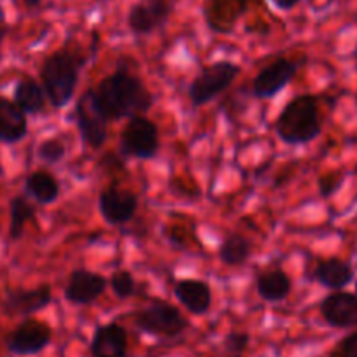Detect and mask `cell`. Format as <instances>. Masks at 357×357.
<instances>
[{"mask_svg": "<svg viewBox=\"0 0 357 357\" xmlns=\"http://www.w3.org/2000/svg\"><path fill=\"white\" fill-rule=\"evenodd\" d=\"M301 0H272V4L275 6L279 11L287 13V11H293L298 4H300Z\"/></svg>", "mask_w": 357, "mask_h": 357, "instance_id": "29", "label": "cell"}, {"mask_svg": "<svg viewBox=\"0 0 357 357\" xmlns=\"http://www.w3.org/2000/svg\"><path fill=\"white\" fill-rule=\"evenodd\" d=\"M13 100L26 116H37L46 107L47 97L40 82L32 77H22L15 86Z\"/></svg>", "mask_w": 357, "mask_h": 357, "instance_id": "20", "label": "cell"}, {"mask_svg": "<svg viewBox=\"0 0 357 357\" xmlns=\"http://www.w3.org/2000/svg\"><path fill=\"white\" fill-rule=\"evenodd\" d=\"M119 151L123 156L135 160H153L160 151V130L146 116L130 118L119 135Z\"/></svg>", "mask_w": 357, "mask_h": 357, "instance_id": "7", "label": "cell"}, {"mask_svg": "<svg viewBox=\"0 0 357 357\" xmlns=\"http://www.w3.org/2000/svg\"><path fill=\"white\" fill-rule=\"evenodd\" d=\"M242 67L235 61L219 60L207 65L188 86V98L195 109L204 107L208 102L215 100L221 93L235 82Z\"/></svg>", "mask_w": 357, "mask_h": 357, "instance_id": "4", "label": "cell"}, {"mask_svg": "<svg viewBox=\"0 0 357 357\" xmlns=\"http://www.w3.org/2000/svg\"><path fill=\"white\" fill-rule=\"evenodd\" d=\"M51 301H53V289L50 284H40L32 289L9 291L2 301V310L11 317L26 319L50 307Z\"/></svg>", "mask_w": 357, "mask_h": 357, "instance_id": "13", "label": "cell"}, {"mask_svg": "<svg viewBox=\"0 0 357 357\" xmlns=\"http://www.w3.org/2000/svg\"><path fill=\"white\" fill-rule=\"evenodd\" d=\"M44 0H23V4H25V8H29V9H36V8H39L40 4H43Z\"/></svg>", "mask_w": 357, "mask_h": 357, "instance_id": "30", "label": "cell"}, {"mask_svg": "<svg viewBox=\"0 0 357 357\" xmlns=\"http://www.w3.org/2000/svg\"><path fill=\"white\" fill-rule=\"evenodd\" d=\"M277 137L287 146H307L322 132L319 98L312 93H301L291 98L273 125Z\"/></svg>", "mask_w": 357, "mask_h": 357, "instance_id": "3", "label": "cell"}, {"mask_svg": "<svg viewBox=\"0 0 357 357\" xmlns=\"http://www.w3.org/2000/svg\"><path fill=\"white\" fill-rule=\"evenodd\" d=\"M53 338V329L47 322L26 317L6 338V347L15 356H36L43 352Z\"/></svg>", "mask_w": 357, "mask_h": 357, "instance_id": "8", "label": "cell"}, {"mask_svg": "<svg viewBox=\"0 0 357 357\" xmlns=\"http://www.w3.org/2000/svg\"><path fill=\"white\" fill-rule=\"evenodd\" d=\"M354 277L356 270L352 264L336 256L322 257L312 270V279L329 291H343L354 282Z\"/></svg>", "mask_w": 357, "mask_h": 357, "instance_id": "15", "label": "cell"}, {"mask_svg": "<svg viewBox=\"0 0 357 357\" xmlns=\"http://www.w3.org/2000/svg\"><path fill=\"white\" fill-rule=\"evenodd\" d=\"M111 289L112 293L116 294V298L119 300H128V298L135 296L137 293V282L135 277H133L132 272L128 270H116L111 275Z\"/></svg>", "mask_w": 357, "mask_h": 357, "instance_id": "25", "label": "cell"}, {"mask_svg": "<svg viewBox=\"0 0 357 357\" xmlns=\"http://www.w3.org/2000/svg\"><path fill=\"white\" fill-rule=\"evenodd\" d=\"M74 123L81 140L91 149H100L107 142L111 121L98 104L95 88H88L77 98L74 107Z\"/></svg>", "mask_w": 357, "mask_h": 357, "instance_id": "5", "label": "cell"}, {"mask_svg": "<svg viewBox=\"0 0 357 357\" xmlns=\"http://www.w3.org/2000/svg\"><path fill=\"white\" fill-rule=\"evenodd\" d=\"M98 211L107 225L123 226L132 221L139 211V197L130 190L109 186L98 197Z\"/></svg>", "mask_w": 357, "mask_h": 357, "instance_id": "11", "label": "cell"}, {"mask_svg": "<svg viewBox=\"0 0 357 357\" xmlns=\"http://www.w3.org/2000/svg\"><path fill=\"white\" fill-rule=\"evenodd\" d=\"M6 36H8V26H6L4 23H0V43L4 40Z\"/></svg>", "mask_w": 357, "mask_h": 357, "instance_id": "31", "label": "cell"}, {"mask_svg": "<svg viewBox=\"0 0 357 357\" xmlns=\"http://www.w3.org/2000/svg\"><path fill=\"white\" fill-rule=\"evenodd\" d=\"M29 133L26 114L15 104V100L0 97V142L18 144Z\"/></svg>", "mask_w": 357, "mask_h": 357, "instance_id": "18", "label": "cell"}, {"mask_svg": "<svg viewBox=\"0 0 357 357\" xmlns=\"http://www.w3.org/2000/svg\"><path fill=\"white\" fill-rule=\"evenodd\" d=\"M291 291H293V280L282 268H270L256 277V293L266 303L286 301Z\"/></svg>", "mask_w": 357, "mask_h": 357, "instance_id": "19", "label": "cell"}, {"mask_svg": "<svg viewBox=\"0 0 357 357\" xmlns=\"http://www.w3.org/2000/svg\"><path fill=\"white\" fill-rule=\"evenodd\" d=\"M65 156H67V147H65L63 140L56 139V137L44 139L37 146V158L46 165L60 163V161H63Z\"/></svg>", "mask_w": 357, "mask_h": 357, "instance_id": "24", "label": "cell"}, {"mask_svg": "<svg viewBox=\"0 0 357 357\" xmlns=\"http://www.w3.org/2000/svg\"><path fill=\"white\" fill-rule=\"evenodd\" d=\"M300 61L289 58H277L261 68L252 81V95L259 100H270L286 89L296 77Z\"/></svg>", "mask_w": 357, "mask_h": 357, "instance_id": "10", "label": "cell"}, {"mask_svg": "<svg viewBox=\"0 0 357 357\" xmlns=\"http://www.w3.org/2000/svg\"><path fill=\"white\" fill-rule=\"evenodd\" d=\"M252 254V245L240 233H228L219 245V259L226 266H242Z\"/></svg>", "mask_w": 357, "mask_h": 357, "instance_id": "22", "label": "cell"}, {"mask_svg": "<svg viewBox=\"0 0 357 357\" xmlns=\"http://www.w3.org/2000/svg\"><path fill=\"white\" fill-rule=\"evenodd\" d=\"M322 319L333 328H357V296L347 291H333L319 305Z\"/></svg>", "mask_w": 357, "mask_h": 357, "instance_id": "14", "label": "cell"}, {"mask_svg": "<svg viewBox=\"0 0 357 357\" xmlns=\"http://www.w3.org/2000/svg\"><path fill=\"white\" fill-rule=\"evenodd\" d=\"M174 11V0H139L130 8L126 25L137 37L163 29Z\"/></svg>", "mask_w": 357, "mask_h": 357, "instance_id": "9", "label": "cell"}, {"mask_svg": "<svg viewBox=\"0 0 357 357\" xmlns=\"http://www.w3.org/2000/svg\"><path fill=\"white\" fill-rule=\"evenodd\" d=\"M88 58L75 51L70 44H63L60 50L47 54L40 65V84L47 102L53 109H63L74 98L79 84V74Z\"/></svg>", "mask_w": 357, "mask_h": 357, "instance_id": "2", "label": "cell"}, {"mask_svg": "<svg viewBox=\"0 0 357 357\" xmlns=\"http://www.w3.org/2000/svg\"><path fill=\"white\" fill-rule=\"evenodd\" d=\"M91 357H128V335L116 322L98 326L91 338Z\"/></svg>", "mask_w": 357, "mask_h": 357, "instance_id": "16", "label": "cell"}, {"mask_svg": "<svg viewBox=\"0 0 357 357\" xmlns=\"http://www.w3.org/2000/svg\"><path fill=\"white\" fill-rule=\"evenodd\" d=\"M174 296L193 315H205L212 307V287L200 279H181L174 284Z\"/></svg>", "mask_w": 357, "mask_h": 357, "instance_id": "17", "label": "cell"}, {"mask_svg": "<svg viewBox=\"0 0 357 357\" xmlns=\"http://www.w3.org/2000/svg\"><path fill=\"white\" fill-rule=\"evenodd\" d=\"M133 324L140 331L160 338H175L190 328V322L178 312V308L163 300H154L140 308L133 315Z\"/></svg>", "mask_w": 357, "mask_h": 357, "instance_id": "6", "label": "cell"}, {"mask_svg": "<svg viewBox=\"0 0 357 357\" xmlns=\"http://www.w3.org/2000/svg\"><path fill=\"white\" fill-rule=\"evenodd\" d=\"M105 289H107V279L102 273L77 268L68 275L63 296L68 303L86 307L100 300Z\"/></svg>", "mask_w": 357, "mask_h": 357, "instance_id": "12", "label": "cell"}, {"mask_svg": "<svg viewBox=\"0 0 357 357\" xmlns=\"http://www.w3.org/2000/svg\"><path fill=\"white\" fill-rule=\"evenodd\" d=\"M9 215H11V222H9V238L20 240L25 233L26 225L33 221L37 215V208L33 204H30L26 197H15L9 202Z\"/></svg>", "mask_w": 357, "mask_h": 357, "instance_id": "23", "label": "cell"}, {"mask_svg": "<svg viewBox=\"0 0 357 357\" xmlns=\"http://www.w3.org/2000/svg\"><path fill=\"white\" fill-rule=\"evenodd\" d=\"M354 294H356V296H357V282H356V293H354Z\"/></svg>", "mask_w": 357, "mask_h": 357, "instance_id": "32", "label": "cell"}, {"mask_svg": "<svg viewBox=\"0 0 357 357\" xmlns=\"http://www.w3.org/2000/svg\"><path fill=\"white\" fill-rule=\"evenodd\" d=\"M250 342V336L247 333L242 331H231L226 335V338L222 340L221 352L219 357H242L245 352L247 345Z\"/></svg>", "mask_w": 357, "mask_h": 357, "instance_id": "26", "label": "cell"}, {"mask_svg": "<svg viewBox=\"0 0 357 357\" xmlns=\"http://www.w3.org/2000/svg\"><path fill=\"white\" fill-rule=\"evenodd\" d=\"M95 93L109 121L144 116L154 104V95L146 82L123 67L105 75L95 88Z\"/></svg>", "mask_w": 357, "mask_h": 357, "instance_id": "1", "label": "cell"}, {"mask_svg": "<svg viewBox=\"0 0 357 357\" xmlns=\"http://www.w3.org/2000/svg\"><path fill=\"white\" fill-rule=\"evenodd\" d=\"M60 181L47 170H36L25 178L26 197L33 198L39 205H51L60 197Z\"/></svg>", "mask_w": 357, "mask_h": 357, "instance_id": "21", "label": "cell"}, {"mask_svg": "<svg viewBox=\"0 0 357 357\" xmlns=\"http://www.w3.org/2000/svg\"><path fill=\"white\" fill-rule=\"evenodd\" d=\"M331 357H357V331L347 335L333 350Z\"/></svg>", "mask_w": 357, "mask_h": 357, "instance_id": "28", "label": "cell"}, {"mask_svg": "<svg viewBox=\"0 0 357 357\" xmlns=\"http://www.w3.org/2000/svg\"><path fill=\"white\" fill-rule=\"evenodd\" d=\"M343 183H345V175H343V172L340 170L326 172V174L319 175L317 178L319 195H321V198L328 200V198L335 197V195L338 193L340 188L343 186Z\"/></svg>", "mask_w": 357, "mask_h": 357, "instance_id": "27", "label": "cell"}]
</instances>
